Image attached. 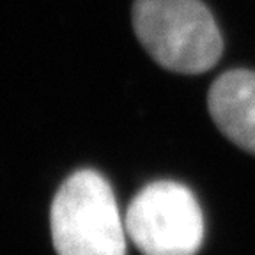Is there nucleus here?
Here are the masks:
<instances>
[{"label": "nucleus", "instance_id": "nucleus-4", "mask_svg": "<svg viewBox=\"0 0 255 255\" xmlns=\"http://www.w3.org/2000/svg\"><path fill=\"white\" fill-rule=\"evenodd\" d=\"M207 107L229 140L255 154V71L232 69L213 82Z\"/></svg>", "mask_w": 255, "mask_h": 255}, {"label": "nucleus", "instance_id": "nucleus-2", "mask_svg": "<svg viewBox=\"0 0 255 255\" xmlns=\"http://www.w3.org/2000/svg\"><path fill=\"white\" fill-rule=\"evenodd\" d=\"M57 255H126V225L108 181L94 170L75 172L50 211Z\"/></svg>", "mask_w": 255, "mask_h": 255}, {"label": "nucleus", "instance_id": "nucleus-1", "mask_svg": "<svg viewBox=\"0 0 255 255\" xmlns=\"http://www.w3.org/2000/svg\"><path fill=\"white\" fill-rule=\"evenodd\" d=\"M133 28L145 52L175 73H204L223 53L218 25L200 0H135Z\"/></svg>", "mask_w": 255, "mask_h": 255}, {"label": "nucleus", "instance_id": "nucleus-3", "mask_svg": "<svg viewBox=\"0 0 255 255\" xmlns=\"http://www.w3.org/2000/svg\"><path fill=\"white\" fill-rule=\"evenodd\" d=\"M126 232L143 255H195L204 218L190 188L156 181L135 195L124 218Z\"/></svg>", "mask_w": 255, "mask_h": 255}]
</instances>
